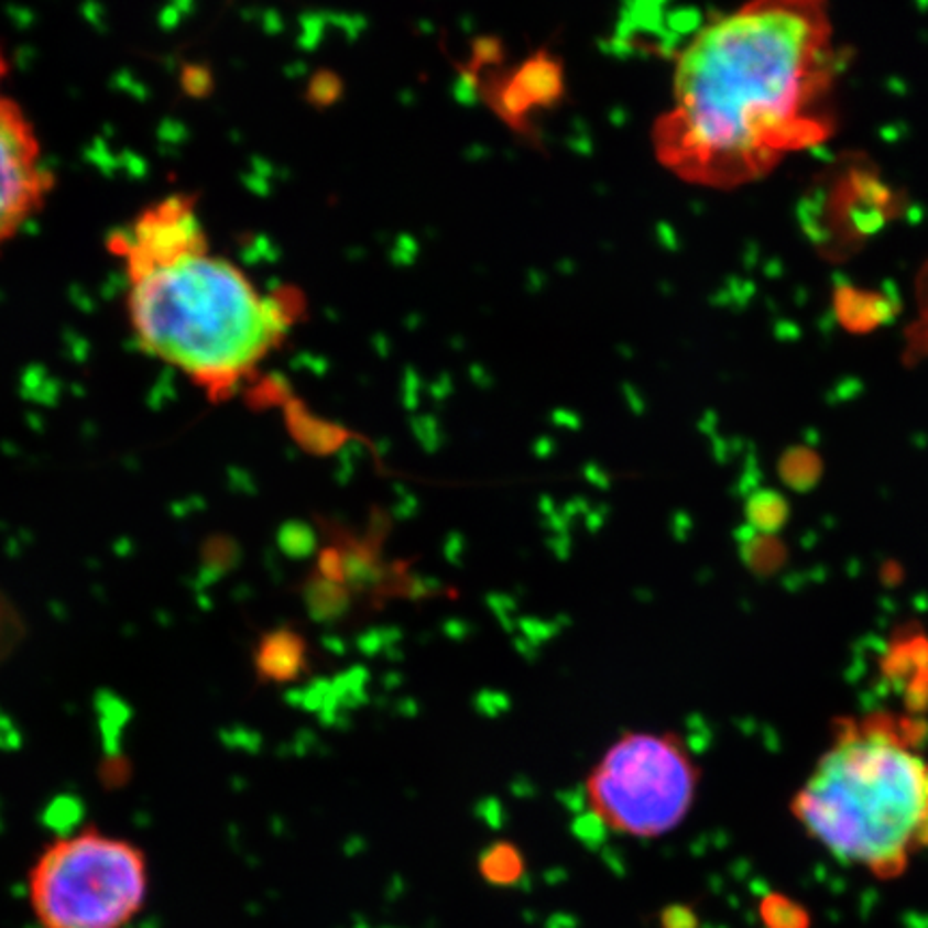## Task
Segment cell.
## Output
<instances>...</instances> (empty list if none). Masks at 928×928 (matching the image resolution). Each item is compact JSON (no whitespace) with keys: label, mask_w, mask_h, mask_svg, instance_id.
I'll use <instances>...</instances> for the list:
<instances>
[{"label":"cell","mask_w":928,"mask_h":928,"mask_svg":"<svg viewBox=\"0 0 928 928\" xmlns=\"http://www.w3.org/2000/svg\"><path fill=\"white\" fill-rule=\"evenodd\" d=\"M125 271L138 347L211 399L239 390L295 323L291 302L263 293L209 243Z\"/></svg>","instance_id":"cell-2"},{"label":"cell","mask_w":928,"mask_h":928,"mask_svg":"<svg viewBox=\"0 0 928 928\" xmlns=\"http://www.w3.org/2000/svg\"><path fill=\"white\" fill-rule=\"evenodd\" d=\"M701 769L670 731H630L593 763L585 778L589 817L623 839H663L690 815Z\"/></svg>","instance_id":"cell-5"},{"label":"cell","mask_w":928,"mask_h":928,"mask_svg":"<svg viewBox=\"0 0 928 928\" xmlns=\"http://www.w3.org/2000/svg\"><path fill=\"white\" fill-rule=\"evenodd\" d=\"M50 189L37 133L15 101L0 97V248L35 218Z\"/></svg>","instance_id":"cell-6"},{"label":"cell","mask_w":928,"mask_h":928,"mask_svg":"<svg viewBox=\"0 0 928 928\" xmlns=\"http://www.w3.org/2000/svg\"><path fill=\"white\" fill-rule=\"evenodd\" d=\"M791 812L842 864L896 880L928 849V758L889 716L844 722Z\"/></svg>","instance_id":"cell-3"},{"label":"cell","mask_w":928,"mask_h":928,"mask_svg":"<svg viewBox=\"0 0 928 928\" xmlns=\"http://www.w3.org/2000/svg\"><path fill=\"white\" fill-rule=\"evenodd\" d=\"M478 871L488 885L510 889L527 877V858L516 842L494 840L482 849Z\"/></svg>","instance_id":"cell-7"},{"label":"cell","mask_w":928,"mask_h":928,"mask_svg":"<svg viewBox=\"0 0 928 928\" xmlns=\"http://www.w3.org/2000/svg\"><path fill=\"white\" fill-rule=\"evenodd\" d=\"M840 72L830 0H746L677 54L656 155L711 189L754 183L828 140Z\"/></svg>","instance_id":"cell-1"},{"label":"cell","mask_w":928,"mask_h":928,"mask_svg":"<svg viewBox=\"0 0 928 928\" xmlns=\"http://www.w3.org/2000/svg\"><path fill=\"white\" fill-rule=\"evenodd\" d=\"M7 74H9V65H7V58H4V52L0 50V87H2V83H4V78H7ZM2 97V95H0Z\"/></svg>","instance_id":"cell-8"},{"label":"cell","mask_w":928,"mask_h":928,"mask_svg":"<svg viewBox=\"0 0 928 928\" xmlns=\"http://www.w3.org/2000/svg\"><path fill=\"white\" fill-rule=\"evenodd\" d=\"M149 894L144 849L95 826L45 842L26 875V903L40 928H128Z\"/></svg>","instance_id":"cell-4"}]
</instances>
